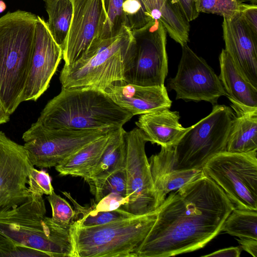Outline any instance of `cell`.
Masks as SVG:
<instances>
[{"instance_id": "cell-36", "label": "cell", "mask_w": 257, "mask_h": 257, "mask_svg": "<svg viewBox=\"0 0 257 257\" xmlns=\"http://www.w3.org/2000/svg\"><path fill=\"white\" fill-rule=\"evenodd\" d=\"M182 13L189 22L196 19L199 13L196 10L195 0H177Z\"/></svg>"}, {"instance_id": "cell-41", "label": "cell", "mask_w": 257, "mask_h": 257, "mask_svg": "<svg viewBox=\"0 0 257 257\" xmlns=\"http://www.w3.org/2000/svg\"><path fill=\"white\" fill-rule=\"evenodd\" d=\"M251 4L257 5V0H250Z\"/></svg>"}, {"instance_id": "cell-6", "label": "cell", "mask_w": 257, "mask_h": 257, "mask_svg": "<svg viewBox=\"0 0 257 257\" xmlns=\"http://www.w3.org/2000/svg\"><path fill=\"white\" fill-rule=\"evenodd\" d=\"M159 207L104 224L83 227L72 224L73 257H137L157 219Z\"/></svg>"}, {"instance_id": "cell-39", "label": "cell", "mask_w": 257, "mask_h": 257, "mask_svg": "<svg viewBox=\"0 0 257 257\" xmlns=\"http://www.w3.org/2000/svg\"><path fill=\"white\" fill-rule=\"evenodd\" d=\"M10 114L0 104V124L7 122L10 120Z\"/></svg>"}, {"instance_id": "cell-2", "label": "cell", "mask_w": 257, "mask_h": 257, "mask_svg": "<svg viewBox=\"0 0 257 257\" xmlns=\"http://www.w3.org/2000/svg\"><path fill=\"white\" fill-rule=\"evenodd\" d=\"M133 116L104 91L91 87H62L46 105L37 122L53 129L114 131Z\"/></svg>"}, {"instance_id": "cell-30", "label": "cell", "mask_w": 257, "mask_h": 257, "mask_svg": "<svg viewBox=\"0 0 257 257\" xmlns=\"http://www.w3.org/2000/svg\"><path fill=\"white\" fill-rule=\"evenodd\" d=\"M242 4L241 0H195L198 13H211L226 18L239 12Z\"/></svg>"}, {"instance_id": "cell-31", "label": "cell", "mask_w": 257, "mask_h": 257, "mask_svg": "<svg viewBox=\"0 0 257 257\" xmlns=\"http://www.w3.org/2000/svg\"><path fill=\"white\" fill-rule=\"evenodd\" d=\"M47 198L51 207L52 220L62 227L70 228L75 214L70 204L54 192Z\"/></svg>"}, {"instance_id": "cell-33", "label": "cell", "mask_w": 257, "mask_h": 257, "mask_svg": "<svg viewBox=\"0 0 257 257\" xmlns=\"http://www.w3.org/2000/svg\"><path fill=\"white\" fill-rule=\"evenodd\" d=\"M28 185L31 194L49 195L54 192L49 173L34 167L30 172Z\"/></svg>"}, {"instance_id": "cell-19", "label": "cell", "mask_w": 257, "mask_h": 257, "mask_svg": "<svg viewBox=\"0 0 257 257\" xmlns=\"http://www.w3.org/2000/svg\"><path fill=\"white\" fill-rule=\"evenodd\" d=\"M179 112L165 108L140 115L136 124L147 137L149 142L162 147L175 146L191 128L179 122Z\"/></svg>"}, {"instance_id": "cell-32", "label": "cell", "mask_w": 257, "mask_h": 257, "mask_svg": "<svg viewBox=\"0 0 257 257\" xmlns=\"http://www.w3.org/2000/svg\"><path fill=\"white\" fill-rule=\"evenodd\" d=\"M49 257L39 250L22 245L0 235V257Z\"/></svg>"}, {"instance_id": "cell-24", "label": "cell", "mask_w": 257, "mask_h": 257, "mask_svg": "<svg viewBox=\"0 0 257 257\" xmlns=\"http://www.w3.org/2000/svg\"><path fill=\"white\" fill-rule=\"evenodd\" d=\"M48 15L47 25L56 43L63 50L71 24L72 0H44Z\"/></svg>"}, {"instance_id": "cell-40", "label": "cell", "mask_w": 257, "mask_h": 257, "mask_svg": "<svg viewBox=\"0 0 257 257\" xmlns=\"http://www.w3.org/2000/svg\"><path fill=\"white\" fill-rule=\"evenodd\" d=\"M7 8L6 3L2 0H0V13H3Z\"/></svg>"}, {"instance_id": "cell-35", "label": "cell", "mask_w": 257, "mask_h": 257, "mask_svg": "<svg viewBox=\"0 0 257 257\" xmlns=\"http://www.w3.org/2000/svg\"><path fill=\"white\" fill-rule=\"evenodd\" d=\"M239 15L250 32L257 36V5L242 4Z\"/></svg>"}, {"instance_id": "cell-13", "label": "cell", "mask_w": 257, "mask_h": 257, "mask_svg": "<svg viewBox=\"0 0 257 257\" xmlns=\"http://www.w3.org/2000/svg\"><path fill=\"white\" fill-rule=\"evenodd\" d=\"M33 167L24 146L0 131V210L15 208L30 197L27 185Z\"/></svg>"}, {"instance_id": "cell-10", "label": "cell", "mask_w": 257, "mask_h": 257, "mask_svg": "<svg viewBox=\"0 0 257 257\" xmlns=\"http://www.w3.org/2000/svg\"><path fill=\"white\" fill-rule=\"evenodd\" d=\"M111 131L48 128L36 121L23 134L22 139L32 164L43 169L55 167L81 148Z\"/></svg>"}, {"instance_id": "cell-12", "label": "cell", "mask_w": 257, "mask_h": 257, "mask_svg": "<svg viewBox=\"0 0 257 257\" xmlns=\"http://www.w3.org/2000/svg\"><path fill=\"white\" fill-rule=\"evenodd\" d=\"M176 76L168 80V85L175 90L176 99L185 101H206L212 105L226 93L218 76L202 57L186 44Z\"/></svg>"}, {"instance_id": "cell-14", "label": "cell", "mask_w": 257, "mask_h": 257, "mask_svg": "<svg viewBox=\"0 0 257 257\" xmlns=\"http://www.w3.org/2000/svg\"><path fill=\"white\" fill-rule=\"evenodd\" d=\"M73 11L64 48L65 65L79 59L99 39L106 20L103 0H72Z\"/></svg>"}, {"instance_id": "cell-16", "label": "cell", "mask_w": 257, "mask_h": 257, "mask_svg": "<svg viewBox=\"0 0 257 257\" xmlns=\"http://www.w3.org/2000/svg\"><path fill=\"white\" fill-rule=\"evenodd\" d=\"M225 50L245 78L257 88V36L245 25L239 12L223 18Z\"/></svg>"}, {"instance_id": "cell-15", "label": "cell", "mask_w": 257, "mask_h": 257, "mask_svg": "<svg viewBox=\"0 0 257 257\" xmlns=\"http://www.w3.org/2000/svg\"><path fill=\"white\" fill-rule=\"evenodd\" d=\"M37 17L31 66L23 101H35L44 93L63 58L62 49L53 38L47 23L40 16Z\"/></svg>"}, {"instance_id": "cell-27", "label": "cell", "mask_w": 257, "mask_h": 257, "mask_svg": "<svg viewBox=\"0 0 257 257\" xmlns=\"http://www.w3.org/2000/svg\"><path fill=\"white\" fill-rule=\"evenodd\" d=\"M232 236L257 239V210L234 208L221 228Z\"/></svg>"}, {"instance_id": "cell-25", "label": "cell", "mask_w": 257, "mask_h": 257, "mask_svg": "<svg viewBox=\"0 0 257 257\" xmlns=\"http://www.w3.org/2000/svg\"><path fill=\"white\" fill-rule=\"evenodd\" d=\"M64 195L73 204L75 214L72 224L88 227L104 224L114 220L134 216L127 212L118 209L111 211H97L94 202L90 206H82L69 192H62Z\"/></svg>"}, {"instance_id": "cell-23", "label": "cell", "mask_w": 257, "mask_h": 257, "mask_svg": "<svg viewBox=\"0 0 257 257\" xmlns=\"http://www.w3.org/2000/svg\"><path fill=\"white\" fill-rule=\"evenodd\" d=\"M125 132L122 127L111 132L107 145L97 165L86 181L103 179L113 172L124 167Z\"/></svg>"}, {"instance_id": "cell-4", "label": "cell", "mask_w": 257, "mask_h": 257, "mask_svg": "<svg viewBox=\"0 0 257 257\" xmlns=\"http://www.w3.org/2000/svg\"><path fill=\"white\" fill-rule=\"evenodd\" d=\"M37 20L22 10L0 18V104L10 115L23 101Z\"/></svg>"}, {"instance_id": "cell-7", "label": "cell", "mask_w": 257, "mask_h": 257, "mask_svg": "<svg viewBox=\"0 0 257 257\" xmlns=\"http://www.w3.org/2000/svg\"><path fill=\"white\" fill-rule=\"evenodd\" d=\"M132 38L126 29L116 37L95 40L79 59L64 65L59 77L62 87H91L104 91L123 80Z\"/></svg>"}, {"instance_id": "cell-8", "label": "cell", "mask_w": 257, "mask_h": 257, "mask_svg": "<svg viewBox=\"0 0 257 257\" xmlns=\"http://www.w3.org/2000/svg\"><path fill=\"white\" fill-rule=\"evenodd\" d=\"M131 32L123 81L142 86H164L168 74L165 27L153 20Z\"/></svg>"}, {"instance_id": "cell-20", "label": "cell", "mask_w": 257, "mask_h": 257, "mask_svg": "<svg viewBox=\"0 0 257 257\" xmlns=\"http://www.w3.org/2000/svg\"><path fill=\"white\" fill-rule=\"evenodd\" d=\"M148 16L160 22L170 37L181 45L187 44L189 22L182 13L177 0H140Z\"/></svg>"}, {"instance_id": "cell-26", "label": "cell", "mask_w": 257, "mask_h": 257, "mask_svg": "<svg viewBox=\"0 0 257 257\" xmlns=\"http://www.w3.org/2000/svg\"><path fill=\"white\" fill-rule=\"evenodd\" d=\"M205 175L202 169L175 170L152 177L159 206L169 193Z\"/></svg>"}, {"instance_id": "cell-29", "label": "cell", "mask_w": 257, "mask_h": 257, "mask_svg": "<svg viewBox=\"0 0 257 257\" xmlns=\"http://www.w3.org/2000/svg\"><path fill=\"white\" fill-rule=\"evenodd\" d=\"M123 1L103 0L107 18L99 39L116 37L127 29L124 26L122 12Z\"/></svg>"}, {"instance_id": "cell-3", "label": "cell", "mask_w": 257, "mask_h": 257, "mask_svg": "<svg viewBox=\"0 0 257 257\" xmlns=\"http://www.w3.org/2000/svg\"><path fill=\"white\" fill-rule=\"evenodd\" d=\"M234 114L225 105H214L211 113L202 118L170 148L161 147L149 159L152 177L178 170L202 169L214 155L225 151Z\"/></svg>"}, {"instance_id": "cell-34", "label": "cell", "mask_w": 257, "mask_h": 257, "mask_svg": "<svg viewBox=\"0 0 257 257\" xmlns=\"http://www.w3.org/2000/svg\"><path fill=\"white\" fill-rule=\"evenodd\" d=\"M97 211H111L119 209L126 202V199L116 193H110L97 202H93Z\"/></svg>"}, {"instance_id": "cell-22", "label": "cell", "mask_w": 257, "mask_h": 257, "mask_svg": "<svg viewBox=\"0 0 257 257\" xmlns=\"http://www.w3.org/2000/svg\"><path fill=\"white\" fill-rule=\"evenodd\" d=\"M111 132L78 150L56 166V170L62 176H78L86 180L97 165Z\"/></svg>"}, {"instance_id": "cell-17", "label": "cell", "mask_w": 257, "mask_h": 257, "mask_svg": "<svg viewBox=\"0 0 257 257\" xmlns=\"http://www.w3.org/2000/svg\"><path fill=\"white\" fill-rule=\"evenodd\" d=\"M104 92L133 116L170 108L172 102L165 85L142 86L122 80L113 83Z\"/></svg>"}, {"instance_id": "cell-37", "label": "cell", "mask_w": 257, "mask_h": 257, "mask_svg": "<svg viewBox=\"0 0 257 257\" xmlns=\"http://www.w3.org/2000/svg\"><path fill=\"white\" fill-rule=\"evenodd\" d=\"M241 250L242 249L240 246H231L216 250L202 256L239 257Z\"/></svg>"}, {"instance_id": "cell-11", "label": "cell", "mask_w": 257, "mask_h": 257, "mask_svg": "<svg viewBox=\"0 0 257 257\" xmlns=\"http://www.w3.org/2000/svg\"><path fill=\"white\" fill-rule=\"evenodd\" d=\"M124 136L126 202L119 209L134 216L142 215L160 207L145 151L149 140L138 127L125 132Z\"/></svg>"}, {"instance_id": "cell-38", "label": "cell", "mask_w": 257, "mask_h": 257, "mask_svg": "<svg viewBox=\"0 0 257 257\" xmlns=\"http://www.w3.org/2000/svg\"><path fill=\"white\" fill-rule=\"evenodd\" d=\"M241 249L253 257L257 256V239L250 238H239L237 240Z\"/></svg>"}, {"instance_id": "cell-9", "label": "cell", "mask_w": 257, "mask_h": 257, "mask_svg": "<svg viewBox=\"0 0 257 257\" xmlns=\"http://www.w3.org/2000/svg\"><path fill=\"white\" fill-rule=\"evenodd\" d=\"M202 169L222 189L234 208L257 210V151H223L211 158Z\"/></svg>"}, {"instance_id": "cell-21", "label": "cell", "mask_w": 257, "mask_h": 257, "mask_svg": "<svg viewBox=\"0 0 257 257\" xmlns=\"http://www.w3.org/2000/svg\"><path fill=\"white\" fill-rule=\"evenodd\" d=\"M233 110L235 115L230 126L225 151L247 153L257 151V109Z\"/></svg>"}, {"instance_id": "cell-1", "label": "cell", "mask_w": 257, "mask_h": 257, "mask_svg": "<svg viewBox=\"0 0 257 257\" xmlns=\"http://www.w3.org/2000/svg\"><path fill=\"white\" fill-rule=\"evenodd\" d=\"M234 206L205 175L170 193L137 257H168L203 247L221 231Z\"/></svg>"}, {"instance_id": "cell-5", "label": "cell", "mask_w": 257, "mask_h": 257, "mask_svg": "<svg viewBox=\"0 0 257 257\" xmlns=\"http://www.w3.org/2000/svg\"><path fill=\"white\" fill-rule=\"evenodd\" d=\"M46 213L43 195L31 194L17 207L0 210V235L49 257H73L70 228L59 226Z\"/></svg>"}, {"instance_id": "cell-28", "label": "cell", "mask_w": 257, "mask_h": 257, "mask_svg": "<svg viewBox=\"0 0 257 257\" xmlns=\"http://www.w3.org/2000/svg\"><path fill=\"white\" fill-rule=\"evenodd\" d=\"M86 182L95 197V202L110 193H116L126 197L127 183L124 167L113 172L103 179L88 180Z\"/></svg>"}, {"instance_id": "cell-18", "label": "cell", "mask_w": 257, "mask_h": 257, "mask_svg": "<svg viewBox=\"0 0 257 257\" xmlns=\"http://www.w3.org/2000/svg\"><path fill=\"white\" fill-rule=\"evenodd\" d=\"M219 60L218 77L233 109H256L257 88L245 78L225 49L222 50Z\"/></svg>"}]
</instances>
